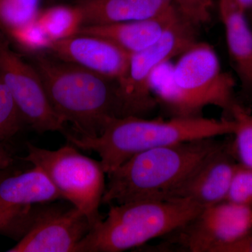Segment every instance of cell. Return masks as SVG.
<instances>
[{"label": "cell", "mask_w": 252, "mask_h": 252, "mask_svg": "<svg viewBox=\"0 0 252 252\" xmlns=\"http://www.w3.org/2000/svg\"><path fill=\"white\" fill-rule=\"evenodd\" d=\"M203 207L182 198L149 199L109 205L75 252H120L167 236L187 225Z\"/></svg>", "instance_id": "obj_5"}, {"label": "cell", "mask_w": 252, "mask_h": 252, "mask_svg": "<svg viewBox=\"0 0 252 252\" xmlns=\"http://www.w3.org/2000/svg\"><path fill=\"white\" fill-rule=\"evenodd\" d=\"M235 123L232 142L233 152L238 163L252 169V114L237 102L230 113Z\"/></svg>", "instance_id": "obj_18"}, {"label": "cell", "mask_w": 252, "mask_h": 252, "mask_svg": "<svg viewBox=\"0 0 252 252\" xmlns=\"http://www.w3.org/2000/svg\"><path fill=\"white\" fill-rule=\"evenodd\" d=\"M62 200L59 190L40 167L0 180V233L21 239L39 203Z\"/></svg>", "instance_id": "obj_11"}, {"label": "cell", "mask_w": 252, "mask_h": 252, "mask_svg": "<svg viewBox=\"0 0 252 252\" xmlns=\"http://www.w3.org/2000/svg\"><path fill=\"white\" fill-rule=\"evenodd\" d=\"M45 52L117 82L125 75L130 56L107 39L84 34L53 41Z\"/></svg>", "instance_id": "obj_12"}, {"label": "cell", "mask_w": 252, "mask_h": 252, "mask_svg": "<svg viewBox=\"0 0 252 252\" xmlns=\"http://www.w3.org/2000/svg\"><path fill=\"white\" fill-rule=\"evenodd\" d=\"M0 79L9 89L26 124L38 133L65 132V123L55 112L40 76L31 63L11 49L0 31Z\"/></svg>", "instance_id": "obj_8"}, {"label": "cell", "mask_w": 252, "mask_h": 252, "mask_svg": "<svg viewBox=\"0 0 252 252\" xmlns=\"http://www.w3.org/2000/svg\"><path fill=\"white\" fill-rule=\"evenodd\" d=\"M233 119L171 117L146 119L126 117L112 119L97 137L64 132L69 143L84 151L96 152L104 172L108 174L136 154L149 149L188 141L233 135Z\"/></svg>", "instance_id": "obj_2"}, {"label": "cell", "mask_w": 252, "mask_h": 252, "mask_svg": "<svg viewBox=\"0 0 252 252\" xmlns=\"http://www.w3.org/2000/svg\"><path fill=\"white\" fill-rule=\"evenodd\" d=\"M6 175V170H0V180Z\"/></svg>", "instance_id": "obj_27"}, {"label": "cell", "mask_w": 252, "mask_h": 252, "mask_svg": "<svg viewBox=\"0 0 252 252\" xmlns=\"http://www.w3.org/2000/svg\"><path fill=\"white\" fill-rule=\"evenodd\" d=\"M149 84L158 104L171 117H202L209 106L230 117L238 102L234 77L222 69L216 51L203 41L194 42L175 64L168 61L158 67Z\"/></svg>", "instance_id": "obj_1"}, {"label": "cell", "mask_w": 252, "mask_h": 252, "mask_svg": "<svg viewBox=\"0 0 252 252\" xmlns=\"http://www.w3.org/2000/svg\"><path fill=\"white\" fill-rule=\"evenodd\" d=\"M41 0H0V31L5 32L36 21Z\"/></svg>", "instance_id": "obj_19"}, {"label": "cell", "mask_w": 252, "mask_h": 252, "mask_svg": "<svg viewBox=\"0 0 252 252\" xmlns=\"http://www.w3.org/2000/svg\"><path fill=\"white\" fill-rule=\"evenodd\" d=\"M162 1H165V2L168 3V4H172V0H162Z\"/></svg>", "instance_id": "obj_28"}, {"label": "cell", "mask_w": 252, "mask_h": 252, "mask_svg": "<svg viewBox=\"0 0 252 252\" xmlns=\"http://www.w3.org/2000/svg\"><path fill=\"white\" fill-rule=\"evenodd\" d=\"M6 34L29 54L45 52L52 43L36 20L22 27L6 32Z\"/></svg>", "instance_id": "obj_21"}, {"label": "cell", "mask_w": 252, "mask_h": 252, "mask_svg": "<svg viewBox=\"0 0 252 252\" xmlns=\"http://www.w3.org/2000/svg\"><path fill=\"white\" fill-rule=\"evenodd\" d=\"M179 16L176 11L161 17L102 26H85L78 34L100 36L131 55L157 42L170 23Z\"/></svg>", "instance_id": "obj_15"}, {"label": "cell", "mask_w": 252, "mask_h": 252, "mask_svg": "<svg viewBox=\"0 0 252 252\" xmlns=\"http://www.w3.org/2000/svg\"><path fill=\"white\" fill-rule=\"evenodd\" d=\"M36 21L52 42L77 35L84 25V15L77 5L51 6L40 11Z\"/></svg>", "instance_id": "obj_17"}, {"label": "cell", "mask_w": 252, "mask_h": 252, "mask_svg": "<svg viewBox=\"0 0 252 252\" xmlns=\"http://www.w3.org/2000/svg\"><path fill=\"white\" fill-rule=\"evenodd\" d=\"M225 200L252 207V169L238 164Z\"/></svg>", "instance_id": "obj_22"}, {"label": "cell", "mask_w": 252, "mask_h": 252, "mask_svg": "<svg viewBox=\"0 0 252 252\" xmlns=\"http://www.w3.org/2000/svg\"><path fill=\"white\" fill-rule=\"evenodd\" d=\"M85 26H102L167 16L177 11L162 0H79Z\"/></svg>", "instance_id": "obj_14"}, {"label": "cell", "mask_w": 252, "mask_h": 252, "mask_svg": "<svg viewBox=\"0 0 252 252\" xmlns=\"http://www.w3.org/2000/svg\"><path fill=\"white\" fill-rule=\"evenodd\" d=\"M252 232V207L221 202L205 207L172 233L170 243L185 251L220 252Z\"/></svg>", "instance_id": "obj_9"}, {"label": "cell", "mask_w": 252, "mask_h": 252, "mask_svg": "<svg viewBox=\"0 0 252 252\" xmlns=\"http://www.w3.org/2000/svg\"><path fill=\"white\" fill-rule=\"evenodd\" d=\"M220 252H252V232L238 241L222 248Z\"/></svg>", "instance_id": "obj_25"}, {"label": "cell", "mask_w": 252, "mask_h": 252, "mask_svg": "<svg viewBox=\"0 0 252 252\" xmlns=\"http://www.w3.org/2000/svg\"><path fill=\"white\" fill-rule=\"evenodd\" d=\"M25 161L40 167L63 199L84 212L94 227L103 220L99 208L105 190V172L100 161L83 155L68 142L52 151L27 144Z\"/></svg>", "instance_id": "obj_6"}, {"label": "cell", "mask_w": 252, "mask_h": 252, "mask_svg": "<svg viewBox=\"0 0 252 252\" xmlns=\"http://www.w3.org/2000/svg\"><path fill=\"white\" fill-rule=\"evenodd\" d=\"M219 8L237 10L247 14L252 9V0H220Z\"/></svg>", "instance_id": "obj_24"}, {"label": "cell", "mask_w": 252, "mask_h": 252, "mask_svg": "<svg viewBox=\"0 0 252 252\" xmlns=\"http://www.w3.org/2000/svg\"><path fill=\"white\" fill-rule=\"evenodd\" d=\"M25 124L26 121L11 93L0 79V143L12 139Z\"/></svg>", "instance_id": "obj_20"}, {"label": "cell", "mask_w": 252, "mask_h": 252, "mask_svg": "<svg viewBox=\"0 0 252 252\" xmlns=\"http://www.w3.org/2000/svg\"><path fill=\"white\" fill-rule=\"evenodd\" d=\"M39 203L24 235L9 252H75L92 229L85 214L74 207Z\"/></svg>", "instance_id": "obj_10"}, {"label": "cell", "mask_w": 252, "mask_h": 252, "mask_svg": "<svg viewBox=\"0 0 252 252\" xmlns=\"http://www.w3.org/2000/svg\"><path fill=\"white\" fill-rule=\"evenodd\" d=\"M223 142L216 138L188 141L144 151L107 174L102 204L168 198Z\"/></svg>", "instance_id": "obj_4"}, {"label": "cell", "mask_w": 252, "mask_h": 252, "mask_svg": "<svg viewBox=\"0 0 252 252\" xmlns=\"http://www.w3.org/2000/svg\"><path fill=\"white\" fill-rule=\"evenodd\" d=\"M248 14L250 15V16H251L252 17V9L251 10H250V11H249V12L248 13V14H247V15H248Z\"/></svg>", "instance_id": "obj_29"}, {"label": "cell", "mask_w": 252, "mask_h": 252, "mask_svg": "<svg viewBox=\"0 0 252 252\" xmlns=\"http://www.w3.org/2000/svg\"><path fill=\"white\" fill-rule=\"evenodd\" d=\"M30 58L55 112L78 135L97 137L111 120L124 117L117 81L46 52Z\"/></svg>", "instance_id": "obj_3"}, {"label": "cell", "mask_w": 252, "mask_h": 252, "mask_svg": "<svg viewBox=\"0 0 252 252\" xmlns=\"http://www.w3.org/2000/svg\"><path fill=\"white\" fill-rule=\"evenodd\" d=\"M195 30L180 16L157 42L130 55L126 74L117 82L124 117H143L157 107L158 102L149 84L152 74L197 41Z\"/></svg>", "instance_id": "obj_7"}, {"label": "cell", "mask_w": 252, "mask_h": 252, "mask_svg": "<svg viewBox=\"0 0 252 252\" xmlns=\"http://www.w3.org/2000/svg\"><path fill=\"white\" fill-rule=\"evenodd\" d=\"M238 164L232 142H223L167 199H187L203 208L221 203L226 198Z\"/></svg>", "instance_id": "obj_13"}, {"label": "cell", "mask_w": 252, "mask_h": 252, "mask_svg": "<svg viewBox=\"0 0 252 252\" xmlns=\"http://www.w3.org/2000/svg\"><path fill=\"white\" fill-rule=\"evenodd\" d=\"M181 18L197 28L212 19V0H172Z\"/></svg>", "instance_id": "obj_23"}, {"label": "cell", "mask_w": 252, "mask_h": 252, "mask_svg": "<svg viewBox=\"0 0 252 252\" xmlns=\"http://www.w3.org/2000/svg\"><path fill=\"white\" fill-rule=\"evenodd\" d=\"M14 160L11 150L4 143H0V170H6L12 165Z\"/></svg>", "instance_id": "obj_26"}, {"label": "cell", "mask_w": 252, "mask_h": 252, "mask_svg": "<svg viewBox=\"0 0 252 252\" xmlns=\"http://www.w3.org/2000/svg\"><path fill=\"white\" fill-rule=\"evenodd\" d=\"M227 49L240 84L242 94L252 99V27L248 15L233 9L220 10Z\"/></svg>", "instance_id": "obj_16"}]
</instances>
